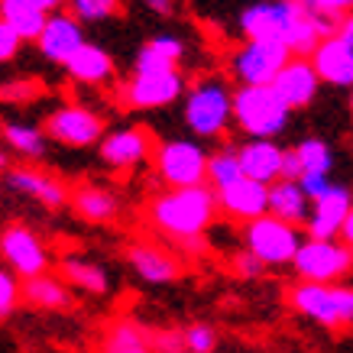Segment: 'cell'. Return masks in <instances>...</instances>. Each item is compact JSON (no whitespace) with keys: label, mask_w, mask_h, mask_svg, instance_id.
Returning <instances> with one entry per match:
<instances>
[{"label":"cell","mask_w":353,"mask_h":353,"mask_svg":"<svg viewBox=\"0 0 353 353\" xmlns=\"http://www.w3.org/2000/svg\"><path fill=\"white\" fill-rule=\"evenodd\" d=\"M0 256L10 266V272H17L20 279L43 276V272H49V263H52L46 243L23 224H10L0 230Z\"/></svg>","instance_id":"cell-11"},{"label":"cell","mask_w":353,"mask_h":353,"mask_svg":"<svg viewBox=\"0 0 353 353\" xmlns=\"http://www.w3.org/2000/svg\"><path fill=\"white\" fill-rule=\"evenodd\" d=\"M143 7L156 17H172L175 13V0H143Z\"/></svg>","instance_id":"cell-45"},{"label":"cell","mask_w":353,"mask_h":353,"mask_svg":"<svg viewBox=\"0 0 353 353\" xmlns=\"http://www.w3.org/2000/svg\"><path fill=\"white\" fill-rule=\"evenodd\" d=\"M188 85L179 68L172 72H133L127 85L120 88L123 104L133 110H162L172 108L175 101H182Z\"/></svg>","instance_id":"cell-10"},{"label":"cell","mask_w":353,"mask_h":353,"mask_svg":"<svg viewBox=\"0 0 353 353\" xmlns=\"http://www.w3.org/2000/svg\"><path fill=\"white\" fill-rule=\"evenodd\" d=\"M152 350L156 353H188V347H185L182 331L162 327V331H152Z\"/></svg>","instance_id":"cell-37"},{"label":"cell","mask_w":353,"mask_h":353,"mask_svg":"<svg viewBox=\"0 0 353 353\" xmlns=\"http://www.w3.org/2000/svg\"><path fill=\"white\" fill-rule=\"evenodd\" d=\"M334 36H341L343 43H347V46L353 49V10H350V13H343L341 20H337V32H334Z\"/></svg>","instance_id":"cell-44"},{"label":"cell","mask_w":353,"mask_h":353,"mask_svg":"<svg viewBox=\"0 0 353 353\" xmlns=\"http://www.w3.org/2000/svg\"><path fill=\"white\" fill-rule=\"evenodd\" d=\"M301 182V188H305V194H308L311 201H318V198H321V194H327L331 192V175H301L299 179Z\"/></svg>","instance_id":"cell-41"},{"label":"cell","mask_w":353,"mask_h":353,"mask_svg":"<svg viewBox=\"0 0 353 353\" xmlns=\"http://www.w3.org/2000/svg\"><path fill=\"white\" fill-rule=\"evenodd\" d=\"M308 10L314 13H324V17H334V20H341L343 13L353 10V0H301Z\"/></svg>","instance_id":"cell-39"},{"label":"cell","mask_w":353,"mask_h":353,"mask_svg":"<svg viewBox=\"0 0 353 353\" xmlns=\"http://www.w3.org/2000/svg\"><path fill=\"white\" fill-rule=\"evenodd\" d=\"M46 137L68 150H88V146H101V139L108 137V127H104V117L88 110L85 104H62L46 117Z\"/></svg>","instance_id":"cell-9"},{"label":"cell","mask_w":353,"mask_h":353,"mask_svg":"<svg viewBox=\"0 0 353 353\" xmlns=\"http://www.w3.org/2000/svg\"><path fill=\"white\" fill-rule=\"evenodd\" d=\"M350 208H353V188L334 182L331 192L321 194L318 201H311V217H308V224H305V234L321 236V240L341 236Z\"/></svg>","instance_id":"cell-17"},{"label":"cell","mask_w":353,"mask_h":353,"mask_svg":"<svg viewBox=\"0 0 353 353\" xmlns=\"http://www.w3.org/2000/svg\"><path fill=\"white\" fill-rule=\"evenodd\" d=\"M289 305L301 318L321 327H353V285H324V282H299L289 292Z\"/></svg>","instance_id":"cell-4"},{"label":"cell","mask_w":353,"mask_h":353,"mask_svg":"<svg viewBox=\"0 0 353 353\" xmlns=\"http://www.w3.org/2000/svg\"><path fill=\"white\" fill-rule=\"evenodd\" d=\"M308 59L314 65V72L321 75L324 85L353 88V49L343 43L341 36H324Z\"/></svg>","instance_id":"cell-19"},{"label":"cell","mask_w":353,"mask_h":353,"mask_svg":"<svg viewBox=\"0 0 353 353\" xmlns=\"http://www.w3.org/2000/svg\"><path fill=\"white\" fill-rule=\"evenodd\" d=\"M301 243H305L301 227L289 224V221H282L276 214H263L256 221L243 224V246L250 253H256L269 269L292 266Z\"/></svg>","instance_id":"cell-6"},{"label":"cell","mask_w":353,"mask_h":353,"mask_svg":"<svg viewBox=\"0 0 353 353\" xmlns=\"http://www.w3.org/2000/svg\"><path fill=\"white\" fill-rule=\"evenodd\" d=\"M282 179H289V182H299V179H301V162H299V152H295V146H292V150H285Z\"/></svg>","instance_id":"cell-42"},{"label":"cell","mask_w":353,"mask_h":353,"mask_svg":"<svg viewBox=\"0 0 353 353\" xmlns=\"http://www.w3.org/2000/svg\"><path fill=\"white\" fill-rule=\"evenodd\" d=\"M36 94H39V85H36V81H17V85L0 88V97H3V101H13V104H26V101H32Z\"/></svg>","instance_id":"cell-40"},{"label":"cell","mask_w":353,"mask_h":353,"mask_svg":"<svg viewBox=\"0 0 353 353\" xmlns=\"http://www.w3.org/2000/svg\"><path fill=\"white\" fill-rule=\"evenodd\" d=\"M182 120L188 133L198 139L224 137L234 123V88L221 75H208L194 81L182 97Z\"/></svg>","instance_id":"cell-2"},{"label":"cell","mask_w":353,"mask_h":353,"mask_svg":"<svg viewBox=\"0 0 353 353\" xmlns=\"http://www.w3.org/2000/svg\"><path fill=\"white\" fill-rule=\"evenodd\" d=\"M68 13L81 23H104L120 13V0H68Z\"/></svg>","instance_id":"cell-33"},{"label":"cell","mask_w":353,"mask_h":353,"mask_svg":"<svg viewBox=\"0 0 353 353\" xmlns=\"http://www.w3.org/2000/svg\"><path fill=\"white\" fill-rule=\"evenodd\" d=\"M321 75L314 72V65H311L308 55H292L285 68L276 75L272 88H276V94L285 101V108L289 110H305L318 97L321 91Z\"/></svg>","instance_id":"cell-12"},{"label":"cell","mask_w":353,"mask_h":353,"mask_svg":"<svg viewBox=\"0 0 353 353\" xmlns=\"http://www.w3.org/2000/svg\"><path fill=\"white\" fill-rule=\"evenodd\" d=\"M101 353H156L152 350V331L133 318H120L101 337Z\"/></svg>","instance_id":"cell-27"},{"label":"cell","mask_w":353,"mask_h":353,"mask_svg":"<svg viewBox=\"0 0 353 353\" xmlns=\"http://www.w3.org/2000/svg\"><path fill=\"white\" fill-rule=\"evenodd\" d=\"M85 43L88 39H85V30H81V20L65 10L49 13V23H46L43 36L36 39L43 59H49V62H55V65H65Z\"/></svg>","instance_id":"cell-13"},{"label":"cell","mask_w":353,"mask_h":353,"mask_svg":"<svg viewBox=\"0 0 353 353\" xmlns=\"http://www.w3.org/2000/svg\"><path fill=\"white\" fill-rule=\"evenodd\" d=\"M3 182L10 185L13 192H20V194H26V198H32V201L46 204L49 211H59V208H65V204L72 201V192H68L55 175L32 169V165H13V169H7Z\"/></svg>","instance_id":"cell-16"},{"label":"cell","mask_w":353,"mask_h":353,"mask_svg":"<svg viewBox=\"0 0 353 353\" xmlns=\"http://www.w3.org/2000/svg\"><path fill=\"white\" fill-rule=\"evenodd\" d=\"M32 3H36V7H43L46 13H55V10H62L65 0H32Z\"/></svg>","instance_id":"cell-47"},{"label":"cell","mask_w":353,"mask_h":353,"mask_svg":"<svg viewBox=\"0 0 353 353\" xmlns=\"http://www.w3.org/2000/svg\"><path fill=\"white\" fill-rule=\"evenodd\" d=\"M185 59V43L179 36H152L146 43L139 46L137 52V62H133V72H172L179 68Z\"/></svg>","instance_id":"cell-24"},{"label":"cell","mask_w":353,"mask_h":353,"mask_svg":"<svg viewBox=\"0 0 353 353\" xmlns=\"http://www.w3.org/2000/svg\"><path fill=\"white\" fill-rule=\"evenodd\" d=\"M0 321H3V314H0Z\"/></svg>","instance_id":"cell-50"},{"label":"cell","mask_w":353,"mask_h":353,"mask_svg":"<svg viewBox=\"0 0 353 353\" xmlns=\"http://www.w3.org/2000/svg\"><path fill=\"white\" fill-rule=\"evenodd\" d=\"M0 133H3L7 150L17 152V156H23V159H43L46 156V143H49V137H46L39 127L26 123V120H7Z\"/></svg>","instance_id":"cell-30"},{"label":"cell","mask_w":353,"mask_h":353,"mask_svg":"<svg viewBox=\"0 0 353 353\" xmlns=\"http://www.w3.org/2000/svg\"><path fill=\"white\" fill-rule=\"evenodd\" d=\"M295 276L301 282H324L337 285L353 272V246L341 236L321 240V236H305L299 256L292 263Z\"/></svg>","instance_id":"cell-5"},{"label":"cell","mask_w":353,"mask_h":353,"mask_svg":"<svg viewBox=\"0 0 353 353\" xmlns=\"http://www.w3.org/2000/svg\"><path fill=\"white\" fill-rule=\"evenodd\" d=\"M240 150V165H243L246 179H256L263 185H272L282 179V162H285V150L279 146L276 139H256L246 137Z\"/></svg>","instance_id":"cell-20"},{"label":"cell","mask_w":353,"mask_h":353,"mask_svg":"<svg viewBox=\"0 0 353 353\" xmlns=\"http://www.w3.org/2000/svg\"><path fill=\"white\" fill-rule=\"evenodd\" d=\"M289 59V46L269 39H243V46L230 55V75L236 78V85H272Z\"/></svg>","instance_id":"cell-8"},{"label":"cell","mask_w":353,"mask_h":353,"mask_svg":"<svg viewBox=\"0 0 353 353\" xmlns=\"http://www.w3.org/2000/svg\"><path fill=\"white\" fill-rule=\"evenodd\" d=\"M0 20L10 23L23 36V43H36L49 23V13L36 7L32 0H0Z\"/></svg>","instance_id":"cell-29"},{"label":"cell","mask_w":353,"mask_h":353,"mask_svg":"<svg viewBox=\"0 0 353 353\" xmlns=\"http://www.w3.org/2000/svg\"><path fill=\"white\" fill-rule=\"evenodd\" d=\"M20 46H23V36L13 30L10 23L0 20V65L13 62V59L20 55Z\"/></svg>","instance_id":"cell-38"},{"label":"cell","mask_w":353,"mask_h":353,"mask_svg":"<svg viewBox=\"0 0 353 353\" xmlns=\"http://www.w3.org/2000/svg\"><path fill=\"white\" fill-rule=\"evenodd\" d=\"M127 263L150 285H172L175 279L182 276L179 253H169V250H162L156 243H133L127 250Z\"/></svg>","instance_id":"cell-18"},{"label":"cell","mask_w":353,"mask_h":353,"mask_svg":"<svg viewBox=\"0 0 353 353\" xmlns=\"http://www.w3.org/2000/svg\"><path fill=\"white\" fill-rule=\"evenodd\" d=\"M350 114H353V88H350Z\"/></svg>","instance_id":"cell-49"},{"label":"cell","mask_w":353,"mask_h":353,"mask_svg":"<svg viewBox=\"0 0 353 353\" xmlns=\"http://www.w3.org/2000/svg\"><path fill=\"white\" fill-rule=\"evenodd\" d=\"M7 169H13L10 156H7V150H0V175H7Z\"/></svg>","instance_id":"cell-48"},{"label":"cell","mask_w":353,"mask_h":353,"mask_svg":"<svg viewBox=\"0 0 353 353\" xmlns=\"http://www.w3.org/2000/svg\"><path fill=\"white\" fill-rule=\"evenodd\" d=\"M341 240H347V243H350V246H353V208H350V214H347V221H343Z\"/></svg>","instance_id":"cell-46"},{"label":"cell","mask_w":353,"mask_h":353,"mask_svg":"<svg viewBox=\"0 0 353 353\" xmlns=\"http://www.w3.org/2000/svg\"><path fill=\"white\" fill-rule=\"evenodd\" d=\"M230 269H234L240 279H259L269 266L256 256V253H250V250L243 246V250H236L234 256H230Z\"/></svg>","instance_id":"cell-36"},{"label":"cell","mask_w":353,"mask_h":353,"mask_svg":"<svg viewBox=\"0 0 353 353\" xmlns=\"http://www.w3.org/2000/svg\"><path fill=\"white\" fill-rule=\"evenodd\" d=\"M101 159L110 169H137L139 162H146L152 156V139L143 127H123V130H110L108 137L101 139Z\"/></svg>","instance_id":"cell-15"},{"label":"cell","mask_w":353,"mask_h":353,"mask_svg":"<svg viewBox=\"0 0 353 353\" xmlns=\"http://www.w3.org/2000/svg\"><path fill=\"white\" fill-rule=\"evenodd\" d=\"M295 152L301 162V175H331L334 172V150L321 137H305L301 143H295Z\"/></svg>","instance_id":"cell-32"},{"label":"cell","mask_w":353,"mask_h":353,"mask_svg":"<svg viewBox=\"0 0 353 353\" xmlns=\"http://www.w3.org/2000/svg\"><path fill=\"white\" fill-rule=\"evenodd\" d=\"M59 276H62L72 289L85 292V295H108L110 292L108 269L97 266V263H91V259L62 256V263H59Z\"/></svg>","instance_id":"cell-28"},{"label":"cell","mask_w":353,"mask_h":353,"mask_svg":"<svg viewBox=\"0 0 353 353\" xmlns=\"http://www.w3.org/2000/svg\"><path fill=\"white\" fill-rule=\"evenodd\" d=\"M188 353H214L217 350V331L208 321H192L182 327Z\"/></svg>","instance_id":"cell-34"},{"label":"cell","mask_w":353,"mask_h":353,"mask_svg":"<svg viewBox=\"0 0 353 353\" xmlns=\"http://www.w3.org/2000/svg\"><path fill=\"white\" fill-rule=\"evenodd\" d=\"M23 301L32 305V308H39V311H59V314L75 308L72 285H68L62 276H52V272L23 279Z\"/></svg>","instance_id":"cell-21"},{"label":"cell","mask_w":353,"mask_h":353,"mask_svg":"<svg viewBox=\"0 0 353 353\" xmlns=\"http://www.w3.org/2000/svg\"><path fill=\"white\" fill-rule=\"evenodd\" d=\"M292 110L272 85H236L234 88V123L246 137L276 139L289 127Z\"/></svg>","instance_id":"cell-3"},{"label":"cell","mask_w":353,"mask_h":353,"mask_svg":"<svg viewBox=\"0 0 353 353\" xmlns=\"http://www.w3.org/2000/svg\"><path fill=\"white\" fill-rule=\"evenodd\" d=\"M269 214L282 217L295 227H305L311 217V198L305 194L301 182H289V179H279L269 185Z\"/></svg>","instance_id":"cell-23"},{"label":"cell","mask_w":353,"mask_h":353,"mask_svg":"<svg viewBox=\"0 0 353 353\" xmlns=\"http://www.w3.org/2000/svg\"><path fill=\"white\" fill-rule=\"evenodd\" d=\"M236 23H240L243 39H269V43H282V13H279V0H259V3H250V7H243V13H240V20Z\"/></svg>","instance_id":"cell-26"},{"label":"cell","mask_w":353,"mask_h":353,"mask_svg":"<svg viewBox=\"0 0 353 353\" xmlns=\"http://www.w3.org/2000/svg\"><path fill=\"white\" fill-rule=\"evenodd\" d=\"M72 208L88 224H110L120 214V198L101 185H78L72 192Z\"/></svg>","instance_id":"cell-25"},{"label":"cell","mask_w":353,"mask_h":353,"mask_svg":"<svg viewBox=\"0 0 353 353\" xmlns=\"http://www.w3.org/2000/svg\"><path fill=\"white\" fill-rule=\"evenodd\" d=\"M175 253H185V256H201L204 253V236H185V240H175Z\"/></svg>","instance_id":"cell-43"},{"label":"cell","mask_w":353,"mask_h":353,"mask_svg":"<svg viewBox=\"0 0 353 353\" xmlns=\"http://www.w3.org/2000/svg\"><path fill=\"white\" fill-rule=\"evenodd\" d=\"M208 159H211V152L198 139H165L152 152L156 172L169 188L204 185L208 182Z\"/></svg>","instance_id":"cell-7"},{"label":"cell","mask_w":353,"mask_h":353,"mask_svg":"<svg viewBox=\"0 0 353 353\" xmlns=\"http://www.w3.org/2000/svg\"><path fill=\"white\" fill-rule=\"evenodd\" d=\"M243 179V165H240V150L236 146H221V150L211 152L208 159V185L221 192L230 182Z\"/></svg>","instance_id":"cell-31"},{"label":"cell","mask_w":353,"mask_h":353,"mask_svg":"<svg viewBox=\"0 0 353 353\" xmlns=\"http://www.w3.org/2000/svg\"><path fill=\"white\" fill-rule=\"evenodd\" d=\"M23 299V285L17 282V272L10 269H0V314L7 318Z\"/></svg>","instance_id":"cell-35"},{"label":"cell","mask_w":353,"mask_h":353,"mask_svg":"<svg viewBox=\"0 0 353 353\" xmlns=\"http://www.w3.org/2000/svg\"><path fill=\"white\" fill-rule=\"evenodd\" d=\"M217 208H221V214L250 224V221L269 214V185L243 175L217 192Z\"/></svg>","instance_id":"cell-14"},{"label":"cell","mask_w":353,"mask_h":353,"mask_svg":"<svg viewBox=\"0 0 353 353\" xmlns=\"http://www.w3.org/2000/svg\"><path fill=\"white\" fill-rule=\"evenodd\" d=\"M65 75L72 78V81H78V85H108L110 78H114V59H110V52L104 49V46L97 43H85L81 49H78L68 62L62 65Z\"/></svg>","instance_id":"cell-22"},{"label":"cell","mask_w":353,"mask_h":353,"mask_svg":"<svg viewBox=\"0 0 353 353\" xmlns=\"http://www.w3.org/2000/svg\"><path fill=\"white\" fill-rule=\"evenodd\" d=\"M217 192L211 185H188V188H165L150 204V217L156 230L172 240L185 236H204V230L217 217Z\"/></svg>","instance_id":"cell-1"}]
</instances>
